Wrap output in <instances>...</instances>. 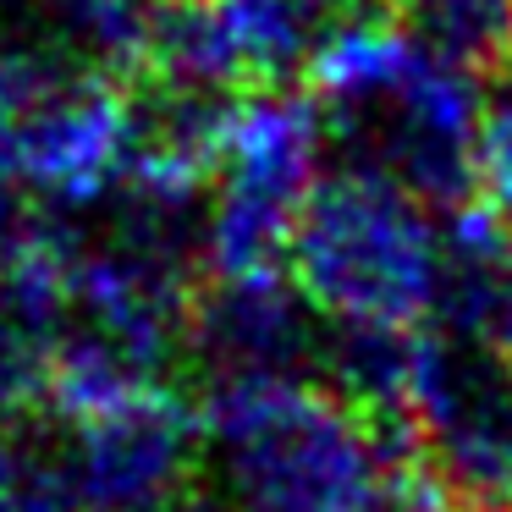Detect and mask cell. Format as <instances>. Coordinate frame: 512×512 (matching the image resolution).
Listing matches in <instances>:
<instances>
[{
	"mask_svg": "<svg viewBox=\"0 0 512 512\" xmlns=\"http://www.w3.org/2000/svg\"><path fill=\"white\" fill-rule=\"evenodd\" d=\"M309 100L347 166L408 188L435 215L474 204L479 67L435 50L402 17L353 12L325 28L309 61Z\"/></svg>",
	"mask_w": 512,
	"mask_h": 512,
	"instance_id": "cell-1",
	"label": "cell"
},
{
	"mask_svg": "<svg viewBox=\"0 0 512 512\" xmlns=\"http://www.w3.org/2000/svg\"><path fill=\"white\" fill-rule=\"evenodd\" d=\"M199 430L210 490L232 512H391L408 446L320 375L204 380Z\"/></svg>",
	"mask_w": 512,
	"mask_h": 512,
	"instance_id": "cell-2",
	"label": "cell"
},
{
	"mask_svg": "<svg viewBox=\"0 0 512 512\" xmlns=\"http://www.w3.org/2000/svg\"><path fill=\"white\" fill-rule=\"evenodd\" d=\"M446 215L364 166H331L303 204L287 276L325 331H430Z\"/></svg>",
	"mask_w": 512,
	"mask_h": 512,
	"instance_id": "cell-3",
	"label": "cell"
},
{
	"mask_svg": "<svg viewBox=\"0 0 512 512\" xmlns=\"http://www.w3.org/2000/svg\"><path fill=\"white\" fill-rule=\"evenodd\" d=\"M138 94L83 50H0V182L39 215L111 204L133 171Z\"/></svg>",
	"mask_w": 512,
	"mask_h": 512,
	"instance_id": "cell-4",
	"label": "cell"
},
{
	"mask_svg": "<svg viewBox=\"0 0 512 512\" xmlns=\"http://www.w3.org/2000/svg\"><path fill=\"white\" fill-rule=\"evenodd\" d=\"M325 149H331V127L320 105L298 89L237 94L226 105L199 221L204 276L287 270L298 215L325 182Z\"/></svg>",
	"mask_w": 512,
	"mask_h": 512,
	"instance_id": "cell-5",
	"label": "cell"
},
{
	"mask_svg": "<svg viewBox=\"0 0 512 512\" xmlns=\"http://www.w3.org/2000/svg\"><path fill=\"white\" fill-rule=\"evenodd\" d=\"M397 430L457 512H512V364L446 331L413 353Z\"/></svg>",
	"mask_w": 512,
	"mask_h": 512,
	"instance_id": "cell-6",
	"label": "cell"
},
{
	"mask_svg": "<svg viewBox=\"0 0 512 512\" xmlns=\"http://www.w3.org/2000/svg\"><path fill=\"white\" fill-rule=\"evenodd\" d=\"M331 17L309 0H160L138 72L149 89L237 100L303 78Z\"/></svg>",
	"mask_w": 512,
	"mask_h": 512,
	"instance_id": "cell-7",
	"label": "cell"
},
{
	"mask_svg": "<svg viewBox=\"0 0 512 512\" xmlns=\"http://www.w3.org/2000/svg\"><path fill=\"white\" fill-rule=\"evenodd\" d=\"M56 479L78 512H160L199 485L204 430L199 402L177 380L138 386L100 408L61 419Z\"/></svg>",
	"mask_w": 512,
	"mask_h": 512,
	"instance_id": "cell-8",
	"label": "cell"
},
{
	"mask_svg": "<svg viewBox=\"0 0 512 512\" xmlns=\"http://www.w3.org/2000/svg\"><path fill=\"white\" fill-rule=\"evenodd\" d=\"M188 353L199 358L204 380L314 375L325 353V325L287 270L204 276L188 309Z\"/></svg>",
	"mask_w": 512,
	"mask_h": 512,
	"instance_id": "cell-9",
	"label": "cell"
},
{
	"mask_svg": "<svg viewBox=\"0 0 512 512\" xmlns=\"http://www.w3.org/2000/svg\"><path fill=\"white\" fill-rule=\"evenodd\" d=\"M67 248L56 232L39 259L0 276V424H23L50 402L61 336H67Z\"/></svg>",
	"mask_w": 512,
	"mask_h": 512,
	"instance_id": "cell-10",
	"label": "cell"
},
{
	"mask_svg": "<svg viewBox=\"0 0 512 512\" xmlns=\"http://www.w3.org/2000/svg\"><path fill=\"white\" fill-rule=\"evenodd\" d=\"M435 331L474 342L512 364V232H501L479 204L446 215Z\"/></svg>",
	"mask_w": 512,
	"mask_h": 512,
	"instance_id": "cell-11",
	"label": "cell"
},
{
	"mask_svg": "<svg viewBox=\"0 0 512 512\" xmlns=\"http://www.w3.org/2000/svg\"><path fill=\"white\" fill-rule=\"evenodd\" d=\"M402 23L419 39H430L435 50L468 61H501L512 39V6L507 0H397Z\"/></svg>",
	"mask_w": 512,
	"mask_h": 512,
	"instance_id": "cell-12",
	"label": "cell"
},
{
	"mask_svg": "<svg viewBox=\"0 0 512 512\" xmlns=\"http://www.w3.org/2000/svg\"><path fill=\"white\" fill-rule=\"evenodd\" d=\"M474 204L512 232V50L479 83V127H474Z\"/></svg>",
	"mask_w": 512,
	"mask_h": 512,
	"instance_id": "cell-13",
	"label": "cell"
},
{
	"mask_svg": "<svg viewBox=\"0 0 512 512\" xmlns=\"http://www.w3.org/2000/svg\"><path fill=\"white\" fill-rule=\"evenodd\" d=\"M67 17L72 39L83 45V56L100 61L111 72H138L149 39V17L160 0H50Z\"/></svg>",
	"mask_w": 512,
	"mask_h": 512,
	"instance_id": "cell-14",
	"label": "cell"
},
{
	"mask_svg": "<svg viewBox=\"0 0 512 512\" xmlns=\"http://www.w3.org/2000/svg\"><path fill=\"white\" fill-rule=\"evenodd\" d=\"M56 237V226L12 188V182H0V276H12L23 270L28 259H39Z\"/></svg>",
	"mask_w": 512,
	"mask_h": 512,
	"instance_id": "cell-15",
	"label": "cell"
},
{
	"mask_svg": "<svg viewBox=\"0 0 512 512\" xmlns=\"http://www.w3.org/2000/svg\"><path fill=\"white\" fill-rule=\"evenodd\" d=\"M0 512H78V507H72V496L61 490L56 463L28 457V463L0 485Z\"/></svg>",
	"mask_w": 512,
	"mask_h": 512,
	"instance_id": "cell-16",
	"label": "cell"
},
{
	"mask_svg": "<svg viewBox=\"0 0 512 512\" xmlns=\"http://www.w3.org/2000/svg\"><path fill=\"white\" fill-rule=\"evenodd\" d=\"M160 512H232V507H226V501L215 496L210 485H193V490H182L177 501H166Z\"/></svg>",
	"mask_w": 512,
	"mask_h": 512,
	"instance_id": "cell-17",
	"label": "cell"
},
{
	"mask_svg": "<svg viewBox=\"0 0 512 512\" xmlns=\"http://www.w3.org/2000/svg\"><path fill=\"white\" fill-rule=\"evenodd\" d=\"M309 6L320 17H331V23L336 17H353V12H375V0H309Z\"/></svg>",
	"mask_w": 512,
	"mask_h": 512,
	"instance_id": "cell-18",
	"label": "cell"
},
{
	"mask_svg": "<svg viewBox=\"0 0 512 512\" xmlns=\"http://www.w3.org/2000/svg\"><path fill=\"white\" fill-rule=\"evenodd\" d=\"M507 6H512V0H507Z\"/></svg>",
	"mask_w": 512,
	"mask_h": 512,
	"instance_id": "cell-19",
	"label": "cell"
}]
</instances>
